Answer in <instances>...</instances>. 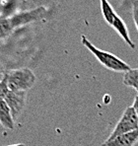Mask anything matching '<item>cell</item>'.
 <instances>
[{
    "label": "cell",
    "mask_w": 138,
    "mask_h": 146,
    "mask_svg": "<svg viewBox=\"0 0 138 146\" xmlns=\"http://www.w3.org/2000/svg\"><path fill=\"white\" fill-rule=\"evenodd\" d=\"M81 40H82V44L91 51L93 54L95 55V57H96V58L102 63V65L105 66V68H107V69H109V70H113V71H115V72H123V73H125L128 71V70L131 69V67L126 62H124L120 58H118L115 54L97 48L84 35L82 36Z\"/></svg>",
    "instance_id": "obj_1"
},
{
    "label": "cell",
    "mask_w": 138,
    "mask_h": 146,
    "mask_svg": "<svg viewBox=\"0 0 138 146\" xmlns=\"http://www.w3.org/2000/svg\"><path fill=\"white\" fill-rule=\"evenodd\" d=\"M4 79L10 91L28 92L36 83V76L29 68H19L5 71Z\"/></svg>",
    "instance_id": "obj_2"
},
{
    "label": "cell",
    "mask_w": 138,
    "mask_h": 146,
    "mask_svg": "<svg viewBox=\"0 0 138 146\" xmlns=\"http://www.w3.org/2000/svg\"><path fill=\"white\" fill-rule=\"evenodd\" d=\"M136 129H138V117L132 107H127L107 139H113L118 135L134 131Z\"/></svg>",
    "instance_id": "obj_3"
},
{
    "label": "cell",
    "mask_w": 138,
    "mask_h": 146,
    "mask_svg": "<svg viewBox=\"0 0 138 146\" xmlns=\"http://www.w3.org/2000/svg\"><path fill=\"white\" fill-rule=\"evenodd\" d=\"M47 14V10L44 7H36L34 9L28 10V11L19 12L17 14L12 15L11 17H8L9 22L11 24L13 29H16L21 26L30 24L32 22L40 21L44 19Z\"/></svg>",
    "instance_id": "obj_4"
},
{
    "label": "cell",
    "mask_w": 138,
    "mask_h": 146,
    "mask_svg": "<svg viewBox=\"0 0 138 146\" xmlns=\"http://www.w3.org/2000/svg\"><path fill=\"white\" fill-rule=\"evenodd\" d=\"M5 101L7 105L11 110L12 115L14 119L16 121L21 113H23L24 109L26 107V102H27V92L21 91H10L5 97Z\"/></svg>",
    "instance_id": "obj_5"
},
{
    "label": "cell",
    "mask_w": 138,
    "mask_h": 146,
    "mask_svg": "<svg viewBox=\"0 0 138 146\" xmlns=\"http://www.w3.org/2000/svg\"><path fill=\"white\" fill-rule=\"evenodd\" d=\"M138 142V129L118 135L113 139H107L102 146H135Z\"/></svg>",
    "instance_id": "obj_6"
},
{
    "label": "cell",
    "mask_w": 138,
    "mask_h": 146,
    "mask_svg": "<svg viewBox=\"0 0 138 146\" xmlns=\"http://www.w3.org/2000/svg\"><path fill=\"white\" fill-rule=\"evenodd\" d=\"M0 124L6 129H13L15 126V119L12 115L11 110L4 100L0 101Z\"/></svg>",
    "instance_id": "obj_7"
},
{
    "label": "cell",
    "mask_w": 138,
    "mask_h": 146,
    "mask_svg": "<svg viewBox=\"0 0 138 146\" xmlns=\"http://www.w3.org/2000/svg\"><path fill=\"white\" fill-rule=\"evenodd\" d=\"M111 27H113V29H115V31L117 32L118 35H119L122 38H123L124 42H125L126 44H128V46H130L131 48H132V49L136 48L135 44H133V42L131 40L130 36H129L128 30H127V28H126V25L124 24L123 20H122V19L120 18V17L118 16V15H116L115 21H113V25H111Z\"/></svg>",
    "instance_id": "obj_8"
},
{
    "label": "cell",
    "mask_w": 138,
    "mask_h": 146,
    "mask_svg": "<svg viewBox=\"0 0 138 146\" xmlns=\"http://www.w3.org/2000/svg\"><path fill=\"white\" fill-rule=\"evenodd\" d=\"M100 1H101V8H102L104 19L107 21V24L111 26L117 14L115 12L113 8L111 7L107 0H100Z\"/></svg>",
    "instance_id": "obj_9"
},
{
    "label": "cell",
    "mask_w": 138,
    "mask_h": 146,
    "mask_svg": "<svg viewBox=\"0 0 138 146\" xmlns=\"http://www.w3.org/2000/svg\"><path fill=\"white\" fill-rule=\"evenodd\" d=\"M123 84L138 91V68H131L124 73Z\"/></svg>",
    "instance_id": "obj_10"
},
{
    "label": "cell",
    "mask_w": 138,
    "mask_h": 146,
    "mask_svg": "<svg viewBox=\"0 0 138 146\" xmlns=\"http://www.w3.org/2000/svg\"><path fill=\"white\" fill-rule=\"evenodd\" d=\"M14 29L12 28L8 18H0V40L7 38L12 34Z\"/></svg>",
    "instance_id": "obj_11"
},
{
    "label": "cell",
    "mask_w": 138,
    "mask_h": 146,
    "mask_svg": "<svg viewBox=\"0 0 138 146\" xmlns=\"http://www.w3.org/2000/svg\"><path fill=\"white\" fill-rule=\"evenodd\" d=\"M9 92V88L7 86V83H6V80L3 79V80L0 82V101L1 100H5L6 95Z\"/></svg>",
    "instance_id": "obj_12"
},
{
    "label": "cell",
    "mask_w": 138,
    "mask_h": 146,
    "mask_svg": "<svg viewBox=\"0 0 138 146\" xmlns=\"http://www.w3.org/2000/svg\"><path fill=\"white\" fill-rule=\"evenodd\" d=\"M132 16L134 20V24L136 26V29L138 30V0L133 2L132 4Z\"/></svg>",
    "instance_id": "obj_13"
},
{
    "label": "cell",
    "mask_w": 138,
    "mask_h": 146,
    "mask_svg": "<svg viewBox=\"0 0 138 146\" xmlns=\"http://www.w3.org/2000/svg\"><path fill=\"white\" fill-rule=\"evenodd\" d=\"M132 108L134 109L135 113H136V115H137V117H138V95L134 99V102H133Z\"/></svg>",
    "instance_id": "obj_14"
},
{
    "label": "cell",
    "mask_w": 138,
    "mask_h": 146,
    "mask_svg": "<svg viewBox=\"0 0 138 146\" xmlns=\"http://www.w3.org/2000/svg\"><path fill=\"white\" fill-rule=\"evenodd\" d=\"M4 77H5V72L2 71V70H0V82H1V81L3 80Z\"/></svg>",
    "instance_id": "obj_15"
},
{
    "label": "cell",
    "mask_w": 138,
    "mask_h": 146,
    "mask_svg": "<svg viewBox=\"0 0 138 146\" xmlns=\"http://www.w3.org/2000/svg\"><path fill=\"white\" fill-rule=\"evenodd\" d=\"M7 146H26V145L22 144V143H19V144H12V145H7Z\"/></svg>",
    "instance_id": "obj_16"
}]
</instances>
